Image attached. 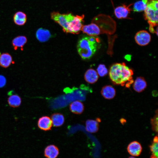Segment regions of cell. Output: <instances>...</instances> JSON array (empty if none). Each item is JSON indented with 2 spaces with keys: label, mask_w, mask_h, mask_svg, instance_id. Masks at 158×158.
<instances>
[{
  "label": "cell",
  "mask_w": 158,
  "mask_h": 158,
  "mask_svg": "<svg viewBox=\"0 0 158 158\" xmlns=\"http://www.w3.org/2000/svg\"><path fill=\"white\" fill-rule=\"evenodd\" d=\"M158 0H148L144 11V17L149 24V30L152 33L157 34L154 27L158 25Z\"/></svg>",
  "instance_id": "3"
},
{
  "label": "cell",
  "mask_w": 158,
  "mask_h": 158,
  "mask_svg": "<svg viewBox=\"0 0 158 158\" xmlns=\"http://www.w3.org/2000/svg\"><path fill=\"white\" fill-rule=\"evenodd\" d=\"M133 83V89L138 92L143 91L147 86V82L145 79L141 77H137Z\"/></svg>",
  "instance_id": "11"
},
{
  "label": "cell",
  "mask_w": 158,
  "mask_h": 158,
  "mask_svg": "<svg viewBox=\"0 0 158 158\" xmlns=\"http://www.w3.org/2000/svg\"><path fill=\"white\" fill-rule=\"evenodd\" d=\"M84 15L75 16L71 21L68 28L67 33L78 34L81 30L84 22Z\"/></svg>",
  "instance_id": "5"
},
{
  "label": "cell",
  "mask_w": 158,
  "mask_h": 158,
  "mask_svg": "<svg viewBox=\"0 0 158 158\" xmlns=\"http://www.w3.org/2000/svg\"><path fill=\"white\" fill-rule=\"evenodd\" d=\"M101 93L104 98L109 99L114 97L116 95V90L111 86L106 85L102 88Z\"/></svg>",
  "instance_id": "15"
},
{
  "label": "cell",
  "mask_w": 158,
  "mask_h": 158,
  "mask_svg": "<svg viewBox=\"0 0 158 158\" xmlns=\"http://www.w3.org/2000/svg\"><path fill=\"white\" fill-rule=\"evenodd\" d=\"M128 158H136L133 157L132 156V157H129Z\"/></svg>",
  "instance_id": "28"
},
{
  "label": "cell",
  "mask_w": 158,
  "mask_h": 158,
  "mask_svg": "<svg viewBox=\"0 0 158 158\" xmlns=\"http://www.w3.org/2000/svg\"><path fill=\"white\" fill-rule=\"evenodd\" d=\"M99 25L96 23L92 21L89 24L83 25L81 31L90 36H97L102 32Z\"/></svg>",
  "instance_id": "6"
},
{
  "label": "cell",
  "mask_w": 158,
  "mask_h": 158,
  "mask_svg": "<svg viewBox=\"0 0 158 158\" xmlns=\"http://www.w3.org/2000/svg\"><path fill=\"white\" fill-rule=\"evenodd\" d=\"M147 0H140L135 2L133 5V11L138 12L144 11L147 6Z\"/></svg>",
  "instance_id": "24"
},
{
  "label": "cell",
  "mask_w": 158,
  "mask_h": 158,
  "mask_svg": "<svg viewBox=\"0 0 158 158\" xmlns=\"http://www.w3.org/2000/svg\"><path fill=\"white\" fill-rule=\"evenodd\" d=\"M52 125L55 127H59L63 125L64 122V118L63 115L59 113L52 114L50 116Z\"/></svg>",
  "instance_id": "17"
},
{
  "label": "cell",
  "mask_w": 158,
  "mask_h": 158,
  "mask_svg": "<svg viewBox=\"0 0 158 158\" xmlns=\"http://www.w3.org/2000/svg\"><path fill=\"white\" fill-rule=\"evenodd\" d=\"M8 104L11 107H17L20 105L21 103V99L18 95H13L8 97Z\"/></svg>",
  "instance_id": "23"
},
{
  "label": "cell",
  "mask_w": 158,
  "mask_h": 158,
  "mask_svg": "<svg viewBox=\"0 0 158 158\" xmlns=\"http://www.w3.org/2000/svg\"><path fill=\"white\" fill-rule=\"evenodd\" d=\"M99 124L97 121L88 119L85 122V129L89 133H93L97 132L98 130Z\"/></svg>",
  "instance_id": "19"
},
{
  "label": "cell",
  "mask_w": 158,
  "mask_h": 158,
  "mask_svg": "<svg viewBox=\"0 0 158 158\" xmlns=\"http://www.w3.org/2000/svg\"><path fill=\"white\" fill-rule=\"evenodd\" d=\"M97 70L98 75L100 77H102L106 75L108 72L107 68L105 65L103 64L99 65Z\"/></svg>",
  "instance_id": "25"
},
{
  "label": "cell",
  "mask_w": 158,
  "mask_h": 158,
  "mask_svg": "<svg viewBox=\"0 0 158 158\" xmlns=\"http://www.w3.org/2000/svg\"><path fill=\"white\" fill-rule=\"evenodd\" d=\"M27 41L26 37L25 36H19L13 40L12 44L15 50L18 48L20 47L22 50L23 47L27 42Z\"/></svg>",
  "instance_id": "18"
},
{
  "label": "cell",
  "mask_w": 158,
  "mask_h": 158,
  "mask_svg": "<svg viewBox=\"0 0 158 158\" xmlns=\"http://www.w3.org/2000/svg\"><path fill=\"white\" fill-rule=\"evenodd\" d=\"M6 82L5 77L2 75H0V88L4 87Z\"/></svg>",
  "instance_id": "27"
},
{
  "label": "cell",
  "mask_w": 158,
  "mask_h": 158,
  "mask_svg": "<svg viewBox=\"0 0 158 158\" xmlns=\"http://www.w3.org/2000/svg\"><path fill=\"white\" fill-rule=\"evenodd\" d=\"M84 77L86 82L90 84H93L97 81L99 78V75L95 70L90 68L86 71Z\"/></svg>",
  "instance_id": "13"
},
{
  "label": "cell",
  "mask_w": 158,
  "mask_h": 158,
  "mask_svg": "<svg viewBox=\"0 0 158 158\" xmlns=\"http://www.w3.org/2000/svg\"><path fill=\"white\" fill-rule=\"evenodd\" d=\"M12 61V57L8 53H5L0 55V66L6 68L11 64Z\"/></svg>",
  "instance_id": "21"
},
{
  "label": "cell",
  "mask_w": 158,
  "mask_h": 158,
  "mask_svg": "<svg viewBox=\"0 0 158 158\" xmlns=\"http://www.w3.org/2000/svg\"><path fill=\"white\" fill-rule=\"evenodd\" d=\"M37 125L39 128L44 131H48L51 130L52 123L51 118L47 116L40 118L38 121Z\"/></svg>",
  "instance_id": "9"
},
{
  "label": "cell",
  "mask_w": 158,
  "mask_h": 158,
  "mask_svg": "<svg viewBox=\"0 0 158 158\" xmlns=\"http://www.w3.org/2000/svg\"><path fill=\"white\" fill-rule=\"evenodd\" d=\"M50 15L51 19L59 24L64 32L67 33L68 27L75 16L71 13L61 14L57 12H53Z\"/></svg>",
  "instance_id": "4"
},
{
  "label": "cell",
  "mask_w": 158,
  "mask_h": 158,
  "mask_svg": "<svg viewBox=\"0 0 158 158\" xmlns=\"http://www.w3.org/2000/svg\"><path fill=\"white\" fill-rule=\"evenodd\" d=\"M134 38L137 44L140 46H145L147 45L151 40L150 35L145 30L138 31L135 34Z\"/></svg>",
  "instance_id": "7"
},
{
  "label": "cell",
  "mask_w": 158,
  "mask_h": 158,
  "mask_svg": "<svg viewBox=\"0 0 158 158\" xmlns=\"http://www.w3.org/2000/svg\"><path fill=\"white\" fill-rule=\"evenodd\" d=\"M36 36L37 39L41 42L47 41L51 37V34L49 30L42 28L38 29L36 32Z\"/></svg>",
  "instance_id": "16"
},
{
  "label": "cell",
  "mask_w": 158,
  "mask_h": 158,
  "mask_svg": "<svg viewBox=\"0 0 158 158\" xmlns=\"http://www.w3.org/2000/svg\"><path fill=\"white\" fill-rule=\"evenodd\" d=\"M133 4H131L127 5L123 4L116 7L114 10V13L116 17L119 19L126 18L130 13L131 10L130 7Z\"/></svg>",
  "instance_id": "8"
},
{
  "label": "cell",
  "mask_w": 158,
  "mask_h": 158,
  "mask_svg": "<svg viewBox=\"0 0 158 158\" xmlns=\"http://www.w3.org/2000/svg\"><path fill=\"white\" fill-rule=\"evenodd\" d=\"M142 149L141 144L137 141H133L130 143L127 148L129 153L133 156H139L141 152Z\"/></svg>",
  "instance_id": "10"
},
{
  "label": "cell",
  "mask_w": 158,
  "mask_h": 158,
  "mask_svg": "<svg viewBox=\"0 0 158 158\" xmlns=\"http://www.w3.org/2000/svg\"><path fill=\"white\" fill-rule=\"evenodd\" d=\"M151 155L150 158H158V138L157 136L153 138L152 142L150 146Z\"/></svg>",
  "instance_id": "22"
},
{
  "label": "cell",
  "mask_w": 158,
  "mask_h": 158,
  "mask_svg": "<svg viewBox=\"0 0 158 158\" xmlns=\"http://www.w3.org/2000/svg\"><path fill=\"white\" fill-rule=\"evenodd\" d=\"M59 153L58 148L54 145L47 146L44 150V155L46 158H56Z\"/></svg>",
  "instance_id": "12"
},
{
  "label": "cell",
  "mask_w": 158,
  "mask_h": 158,
  "mask_svg": "<svg viewBox=\"0 0 158 158\" xmlns=\"http://www.w3.org/2000/svg\"><path fill=\"white\" fill-rule=\"evenodd\" d=\"M69 108L70 111L72 113L80 114L84 111V106L83 103L81 102L76 100L70 104Z\"/></svg>",
  "instance_id": "14"
},
{
  "label": "cell",
  "mask_w": 158,
  "mask_h": 158,
  "mask_svg": "<svg viewBox=\"0 0 158 158\" xmlns=\"http://www.w3.org/2000/svg\"><path fill=\"white\" fill-rule=\"evenodd\" d=\"M133 70L127 66L125 63H116L110 67L109 78L112 83L116 85L125 86L129 88L133 82Z\"/></svg>",
  "instance_id": "1"
},
{
  "label": "cell",
  "mask_w": 158,
  "mask_h": 158,
  "mask_svg": "<svg viewBox=\"0 0 158 158\" xmlns=\"http://www.w3.org/2000/svg\"><path fill=\"white\" fill-rule=\"evenodd\" d=\"M100 46V41L98 37L85 36L78 41L77 51L82 59H89L93 56Z\"/></svg>",
  "instance_id": "2"
},
{
  "label": "cell",
  "mask_w": 158,
  "mask_h": 158,
  "mask_svg": "<svg viewBox=\"0 0 158 158\" xmlns=\"http://www.w3.org/2000/svg\"><path fill=\"white\" fill-rule=\"evenodd\" d=\"M151 123L152 130L157 133L158 132V112L157 110L156 114L154 117L151 119Z\"/></svg>",
  "instance_id": "26"
},
{
  "label": "cell",
  "mask_w": 158,
  "mask_h": 158,
  "mask_svg": "<svg viewBox=\"0 0 158 158\" xmlns=\"http://www.w3.org/2000/svg\"><path fill=\"white\" fill-rule=\"evenodd\" d=\"M14 23L18 25H23L25 24L27 20L26 14L23 12L18 11L16 12L13 17Z\"/></svg>",
  "instance_id": "20"
}]
</instances>
